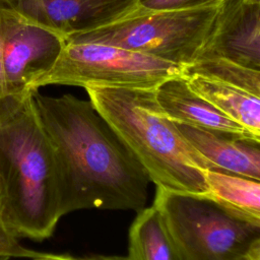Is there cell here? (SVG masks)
<instances>
[{
    "label": "cell",
    "instance_id": "1",
    "mask_svg": "<svg viewBox=\"0 0 260 260\" xmlns=\"http://www.w3.org/2000/svg\"><path fill=\"white\" fill-rule=\"evenodd\" d=\"M31 98L53 147L63 216L89 208L146 207V172L90 101L39 90Z\"/></svg>",
    "mask_w": 260,
    "mask_h": 260
},
{
    "label": "cell",
    "instance_id": "2",
    "mask_svg": "<svg viewBox=\"0 0 260 260\" xmlns=\"http://www.w3.org/2000/svg\"><path fill=\"white\" fill-rule=\"evenodd\" d=\"M62 216L53 147L30 94L0 123V218L18 240L44 241Z\"/></svg>",
    "mask_w": 260,
    "mask_h": 260
},
{
    "label": "cell",
    "instance_id": "3",
    "mask_svg": "<svg viewBox=\"0 0 260 260\" xmlns=\"http://www.w3.org/2000/svg\"><path fill=\"white\" fill-rule=\"evenodd\" d=\"M94 109L134 154L156 188L208 192L203 159L160 109L154 89L88 86Z\"/></svg>",
    "mask_w": 260,
    "mask_h": 260
},
{
    "label": "cell",
    "instance_id": "4",
    "mask_svg": "<svg viewBox=\"0 0 260 260\" xmlns=\"http://www.w3.org/2000/svg\"><path fill=\"white\" fill-rule=\"evenodd\" d=\"M153 204L181 260H260V224L208 196L156 188Z\"/></svg>",
    "mask_w": 260,
    "mask_h": 260
},
{
    "label": "cell",
    "instance_id": "5",
    "mask_svg": "<svg viewBox=\"0 0 260 260\" xmlns=\"http://www.w3.org/2000/svg\"><path fill=\"white\" fill-rule=\"evenodd\" d=\"M220 3L185 10L131 14L98 29L71 36L65 43H98L138 52L183 68L199 57L215 23Z\"/></svg>",
    "mask_w": 260,
    "mask_h": 260
},
{
    "label": "cell",
    "instance_id": "6",
    "mask_svg": "<svg viewBox=\"0 0 260 260\" xmlns=\"http://www.w3.org/2000/svg\"><path fill=\"white\" fill-rule=\"evenodd\" d=\"M175 64L123 48L98 43H65L54 67L36 84L155 89L182 75Z\"/></svg>",
    "mask_w": 260,
    "mask_h": 260
},
{
    "label": "cell",
    "instance_id": "7",
    "mask_svg": "<svg viewBox=\"0 0 260 260\" xmlns=\"http://www.w3.org/2000/svg\"><path fill=\"white\" fill-rule=\"evenodd\" d=\"M65 40L0 7V64L8 96L22 101L55 65Z\"/></svg>",
    "mask_w": 260,
    "mask_h": 260
},
{
    "label": "cell",
    "instance_id": "8",
    "mask_svg": "<svg viewBox=\"0 0 260 260\" xmlns=\"http://www.w3.org/2000/svg\"><path fill=\"white\" fill-rule=\"evenodd\" d=\"M0 7L66 41L124 18L138 8V0H0Z\"/></svg>",
    "mask_w": 260,
    "mask_h": 260
},
{
    "label": "cell",
    "instance_id": "9",
    "mask_svg": "<svg viewBox=\"0 0 260 260\" xmlns=\"http://www.w3.org/2000/svg\"><path fill=\"white\" fill-rule=\"evenodd\" d=\"M209 58L260 71V4L221 1L213 28L198 57Z\"/></svg>",
    "mask_w": 260,
    "mask_h": 260
},
{
    "label": "cell",
    "instance_id": "10",
    "mask_svg": "<svg viewBox=\"0 0 260 260\" xmlns=\"http://www.w3.org/2000/svg\"><path fill=\"white\" fill-rule=\"evenodd\" d=\"M175 124L184 139L203 159L207 170L260 181V140Z\"/></svg>",
    "mask_w": 260,
    "mask_h": 260
},
{
    "label": "cell",
    "instance_id": "11",
    "mask_svg": "<svg viewBox=\"0 0 260 260\" xmlns=\"http://www.w3.org/2000/svg\"><path fill=\"white\" fill-rule=\"evenodd\" d=\"M154 93L165 115L175 123L260 140L193 91L183 74L166 79Z\"/></svg>",
    "mask_w": 260,
    "mask_h": 260
},
{
    "label": "cell",
    "instance_id": "12",
    "mask_svg": "<svg viewBox=\"0 0 260 260\" xmlns=\"http://www.w3.org/2000/svg\"><path fill=\"white\" fill-rule=\"evenodd\" d=\"M185 77L193 91L260 138V96L203 76L186 75Z\"/></svg>",
    "mask_w": 260,
    "mask_h": 260
},
{
    "label": "cell",
    "instance_id": "13",
    "mask_svg": "<svg viewBox=\"0 0 260 260\" xmlns=\"http://www.w3.org/2000/svg\"><path fill=\"white\" fill-rule=\"evenodd\" d=\"M206 196L223 208L260 224V181L217 170H206Z\"/></svg>",
    "mask_w": 260,
    "mask_h": 260
},
{
    "label": "cell",
    "instance_id": "14",
    "mask_svg": "<svg viewBox=\"0 0 260 260\" xmlns=\"http://www.w3.org/2000/svg\"><path fill=\"white\" fill-rule=\"evenodd\" d=\"M128 260H181L161 213L152 203L137 212L129 229Z\"/></svg>",
    "mask_w": 260,
    "mask_h": 260
},
{
    "label": "cell",
    "instance_id": "15",
    "mask_svg": "<svg viewBox=\"0 0 260 260\" xmlns=\"http://www.w3.org/2000/svg\"><path fill=\"white\" fill-rule=\"evenodd\" d=\"M183 75L203 76L260 96V71L238 65L224 59H198L184 69Z\"/></svg>",
    "mask_w": 260,
    "mask_h": 260
},
{
    "label": "cell",
    "instance_id": "16",
    "mask_svg": "<svg viewBox=\"0 0 260 260\" xmlns=\"http://www.w3.org/2000/svg\"><path fill=\"white\" fill-rule=\"evenodd\" d=\"M222 0H138V7L148 11L185 10L208 6Z\"/></svg>",
    "mask_w": 260,
    "mask_h": 260
},
{
    "label": "cell",
    "instance_id": "17",
    "mask_svg": "<svg viewBox=\"0 0 260 260\" xmlns=\"http://www.w3.org/2000/svg\"><path fill=\"white\" fill-rule=\"evenodd\" d=\"M38 254L39 252L25 248L17 238L9 234L0 218V260H9L10 258L34 259Z\"/></svg>",
    "mask_w": 260,
    "mask_h": 260
},
{
    "label": "cell",
    "instance_id": "18",
    "mask_svg": "<svg viewBox=\"0 0 260 260\" xmlns=\"http://www.w3.org/2000/svg\"><path fill=\"white\" fill-rule=\"evenodd\" d=\"M24 100L16 101L7 95L5 88H4L1 64H0V123L2 121H4L5 119H7L11 114H13L18 109V107L22 104V102Z\"/></svg>",
    "mask_w": 260,
    "mask_h": 260
},
{
    "label": "cell",
    "instance_id": "19",
    "mask_svg": "<svg viewBox=\"0 0 260 260\" xmlns=\"http://www.w3.org/2000/svg\"><path fill=\"white\" fill-rule=\"evenodd\" d=\"M32 260H78L69 254H52V253H40Z\"/></svg>",
    "mask_w": 260,
    "mask_h": 260
},
{
    "label": "cell",
    "instance_id": "20",
    "mask_svg": "<svg viewBox=\"0 0 260 260\" xmlns=\"http://www.w3.org/2000/svg\"><path fill=\"white\" fill-rule=\"evenodd\" d=\"M78 260H128L127 257L123 256H93V257H87V258H78Z\"/></svg>",
    "mask_w": 260,
    "mask_h": 260
},
{
    "label": "cell",
    "instance_id": "21",
    "mask_svg": "<svg viewBox=\"0 0 260 260\" xmlns=\"http://www.w3.org/2000/svg\"><path fill=\"white\" fill-rule=\"evenodd\" d=\"M244 1L249 4H260V0H244Z\"/></svg>",
    "mask_w": 260,
    "mask_h": 260
}]
</instances>
